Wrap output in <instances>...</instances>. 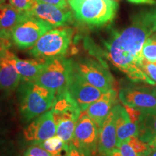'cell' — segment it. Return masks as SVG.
Instances as JSON below:
<instances>
[{
    "label": "cell",
    "mask_w": 156,
    "mask_h": 156,
    "mask_svg": "<svg viewBox=\"0 0 156 156\" xmlns=\"http://www.w3.org/2000/svg\"><path fill=\"white\" fill-rule=\"evenodd\" d=\"M155 31L156 8L137 13L128 27L114 31L104 42L107 58L131 80L156 85L142 67L143 45Z\"/></svg>",
    "instance_id": "6da1fadb"
},
{
    "label": "cell",
    "mask_w": 156,
    "mask_h": 156,
    "mask_svg": "<svg viewBox=\"0 0 156 156\" xmlns=\"http://www.w3.org/2000/svg\"><path fill=\"white\" fill-rule=\"evenodd\" d=\"M21 119L28 122L51 108L55 91L34 82H22L17 88Z\"/></svg>",
    "instance_id": "7a4b0ae2"
},
{
    "label": "cell",
    "mask_w": 156,
    "mask_h": 156,
    "mask_svg": "<svg viewBox=\"0 0 156 156\" xmlns=\"http://www.w3.org/2000/svg\"><path fill=\"white\" fill-rule=\"evenodd\" d=\"M74 16L90 27H102L116 16L119 5L115 0H68Z\"/></svg>",
    "instance_id": "3957f363"
},
{
    "label": "cell",
    "mask_w": 156,
    "mask_h": 156,
    "mask_svg": "<svg viewBox=\"0 0 156 156\" xmlns=\"http://www.w3.org/2000/svg\"><path fill=\"white\" fill-rule=\"evenodd\" d=\"M73 29L69 27L51 29L41 37L29 54L36 58H49L63 56L72 42Z\"/></svg>",
    "instance_id": "277c9868"
},
{
    "label": "cell",
    "mask_w": 156,
    "mask_h": 156,
    "mask_svg": "<svg viewBox=\"0 0 156 156\" xmlns=\"http://www.w3.org/2000/svg\"><path fill=\"white\" fill-rule=\"evenodd\" d=\"M73 69V59L58 56L46 59L42 72L34 83L55 91L67 89L70 73Z\"/></svg>",
    "instance_id": "5b68a950"
},
{
    "label": "cell",
    "mask_w": 156,
    "mask_h": 156,
    "mask_svg": "<svg viewBox=\"0 0 156 156\" xmlns=\"http://www.w3.org/2000/svg\"><path fill=\"white\" fill-rule=\"evenodd\" d=\"M54 27L26 12L20 22L13 28L11 40L17 48L26 49L33 47L39 38Z\"/></svg>",
    "instance_id": "8992f818"
},
{
    "label": "cell",
    "mask_w": 156,
    "mask_h": 156,
    "mask_svg": "<svg viewBox=\"0 0 156 156\" xmlns=\"http://www.w3.org/2000/svg\"><path fill=\"white\" fill-rule=\"evenodd\" d=\"M73 64L76 71L90 85L103 93L113 89L114 78L102 62L92 58H85L73 60Z\"/></svg>",
    "instance_id": "52a82bcc"
},
{
    "label": "cell",
    "mask_w": 156,
    "mask_h": 156,
    "mask_svg": "<svg viewBox=\"0 0 156 156\" xmlns=\"http://www.w3.org/2000/svg\"><path fill=\"white\" fill-rule=\"evenodd\" d=\"M98 126L85 111L81 112L78 119L73 139L69 144L85 150L93 156L95 155L98 153Z\"/></svg>",
    "instance_id": "ba28073f"
},
{
    "label": "cell",
    "mask_w": 156,
    "mask_h": 156,
    "mask_svg": "<svg viewBox=\"0 0 156 156\" xmlns=\"http://www.w3.org/2000/svg\"><path fill=\"white\" fill-rule=\"evenodd\" d=\"M67 88L77 102L81 112H85L92 103L98 100L103 92L85 80L73 67Z\"/></svg>",
    "instance_id": "9c48e42d"
},
{
    "label": "cell",
    "mask_w": 156,
    "mask_h": 156,
    "mask_svg": "<svg viewBox=\"0 0 156 156\" xmlns=\"http://www.w3.org/2000/svg\"><path fill=\"white\" fill-rule=\"evenodd\" d=\"M56 126L51 109L33 119L25 128V140L32 145H38L55 135Z\"/></svg>",
    "instance_id": "30bf717a"
},
{
    "label": "cell",
    "mask_w": 156,
    "mask_h": 156,
    "mask_svg": "<svg viewBox=\"0 0 156 156\" xmlns=\"http://www.w3.org/2000/svg\"><path fill=\"white\" fill-rule=\"evenodd\" d=\"M28 15L44 21L54 28L64 26L71 23L73 14L67 8L36 1L32 7L26 12Z\"/></svg>",
    "instance_id": "8fae6325"
},
{
    "label": "cell",
    "mask_w": 156,
    "mask_h": 156,
    "mask_svg": "<svg viewBox=\"0 0 156 156\" xmlns=\"http://www.w3.org/2000/svg\"><path fill=\"white\" fill-rule=\"evenodd\" d=\"M119 98L124 106L138 109L140 112L156 110V97L151 89L126 87L120 89Z\"/></svg>",
    "instance_id": "7c38bea8"
},
{
    "label": "cell",
    "mask_w": 156,
    "mask_h": 156,
    "mask_svg": "<svg viewBox=\"0 0 156 156\" xmlns=\"http://www.w3.org/2000/svg\"><path fill=\"white\" fill-rule=\"evenodd\" d=\"M13 55L9 48H0V90L5 93L15 90L22 82L15 67Z\"/></svg>",
    "instance_id": "4fadbf2b"
},
{
    "label": "cell",
    "mask_w": 156,
    "mask_h": 156,
    "mask_svg": "<svg viewBox=\"0 0 156 156\" xmlns=\"http://www.w3.org/2000/svg\"><path fill=\"white\" fill-rule=\"evenodd\" d=\"M117 136L116 114L114 108L99 128L98 153L101 156L110 154L116 148Z\"/></svg>",
    "instance_id": "5bb4252c"
},
{
    "label": "cell",
    "mask_w": 156,
    "mask_h": 156,
    "mask_svg": "<svg viewBox=\"0 0 156 156\" xmlns=\"http://www.w3.org/2000/svg\"><path fill=\"white\" fill-rule=\"evenodd\" d=\"M118 94L115 90L111 89L103 93L98 100L86 109L87 114L90 117L100 128L113 108L118 103Z\"/></svg>",
    "instance_id": "9a60e30c"
},
{
    "label": "cell",
    "mask_w": 156,
    "mask_h": 156,
    "mask_svg": "<svg viewBox=\"0 0 156 156\" xmlns=\"http://www.w3.org/2000/svg\"><path fill=\"white\" fill-rule=\"evenodd\" d=\"M114 109L116 114L117 146L130 136H138L139 123L132 122L124 106L117 103Z\"/></svg>",
    "instance_id": "2e32d148"
},
{
    "label": "cell",
    "mask_w": 156,
    "mask_h": 156,
    "mask_svg": "<svg viewBox=\"0 0 156 156\" xmlns=\"http://www.w3.org/2000/svg\"><path fill=\"white\" fill-rule=\"evenodd\" d=\"M56 126V135L69 145L73 139L77 122L81 114L74 112H64L54 114Z\"/></svg>",
    "instance_id": "e0dca14e"
},
{
    "label": "cell",
    "mask_w": 156,
    "mask_h": 156,
    "mask_svg": "<svg viewBox=\"0 0 156 156\" xmlns=\"http://www.w3.org/2000/svg\"><path fill=\"white\" fill-rule=\"evenodd\" d=\"M46 59H21L14 54L13 62L22 82H35L44 69Z\"/></svg>",
    "instance_id": "ac0fdd59"
},
{
    "label": "cell",
    "mask_w": 156,
    "mask_h": 156,
    "mask_svg": "<svg viewBox=\"0 0 156 156\" xmlns=\"http://www.w3.org/2000/svg\"><path fill=\"white\" fill-rule=\"evenodd\" d=\"M26 12L19 11L10 3L0 5V30L7 38L11 39V33Z\"/></svg>",
    "instance_id": "d6986e66"
},
{
    "label": "cell",
    "mask_w": 156,
    "mask_h": 156,
    "mask_svg": "<svg viewBox=\"0 0 156 156\" xmlns=\"http://www.w3.org/2000/svg\"><path fill=\"white\" fill-rule=\"evenodd\" d=\"M155 136L156 110L142 112L139 119L138 137L143 142L148 143Z\"/></svg>",
    "instance_id": "ffe728a7"
},
{
    "label": "cell",
    "mask_w": 156,
    "mask_h": 156,
    "mask_svg": "<svg viewBox=\"0 0 156 156\" xmlns=\"http://www.w3.org/2000/svg\"><path fill=\"white\" fill-rule=\"evenodd\" d=\"M51 110L54 114L74 112L81 114V110L76 101L72 97L67 88L56 93Z\"/></svg>",
    "instance_id": "44dd1931"
},
{
    "label": "cell",
    "mask_w": 156,
    "mask_h": 156,
    "mask_svg": "<svg viewBox=\"0 0 156 156\" xmlns=\"http://www.w3.org/2000/svg\"><path fill=\"white\" fill-rule=\"evenodd\" d=\"M44 149L49 152L52 155H58L62 154L63 152L67 153L69 149V145L65 143L59 136L54 135L52 137L48 138L45 141L38 144Z\"/></svg>",
    "instance_id": "7402d4cb"
},
{
    "label": "cell",
    "mask_w": 156,
    "mask_h": 156,
    "mask_svg": "<svg viewBox=\"0 0 156 156\" xmlns=\"http://www.w3.org/2000/svg\"><path fill=\"white\" fill-rule=\"evenodd\" d=\"M142 56L147 61L156 64V37L147 39L142 47Z\"/></svg>",
    "instance_id": "603a6c76"
},
{
    "label": "cell",
    "mask_w": 156,
    "mask_h": 156,
    "mask_svg": "<svg viewBox=\"0 0 156 156\" xmlns=\"http://www.w3.org/2000/svg\"><path fill=\"white\" fill-rule=\"evenodd\" d=\"M36 0H9L13 7H15L19 11L26 12L32 7Z\"/></svg>",
    "instance_id": "cb8c5ba5"
},
{
    "label": "cell",
    "mask_w": 156,
    "mask_h": 156,
    "mask_svg": "<svg viewBox=\"0 0 156 156\" xmlns=\"http://www.w3.org/2000/svg\"><path fill=\"white\" fill-rule=\"evenodd\" d=\"M24 156H54L38 145H32L25 152Z\"/></svg>",
    "instance_id": "d4e9b609"
},
{
    "label": "cell",
    "mask_w": 156,
    "mask_h": 156,
    "mask_svg": "<svg viewBox=\"0 0 156 156\" xmlns=\"http://www.w3.org/2000/svg\"><path fill=\"white\" fill-rule=\"evenodd\" d=\"M142 67L147 77L156 83V64L152 63L143 58Z\"/></svg>",
    "instance_id": "484cf974"
},
{
    "label": "cell",
    "mask_w": 156,
    "mask_h": 156,
    "mask_svg": "<svg viewBox=\"0 0 156 156\" xmlns=\"http://www.w3.org/2000/svg\"><path fill=\"white\" fill-rule=\"evenodd\" d=\"M9 119V110L4 103L2 99H0V132L5 129L6 124Z\"/></svg>",
    "instance_id": "4316f807"
},
{
    "label": "cell",
    "mask_w": 156,
    "mask_h": 156,
    "mask_svg": "<svg viewBox=\"0 0 156 156\" xmlns=\"http://www.w3.org/2000/svg\"><path fill=\"white\" fill-rule=\"evenodd\" d=\"M116 148H118L122 156H139L126 140L117 145Z\"/></svg>",
    "instance_id": "83f0119b"
},
{
    "label": "cell",
    "mask_w": 156,
    "mask_h": 156,
    "mask_svg": "<svg viewBox=\"0 0 156 156\" xmlns=\"http://www.w3.org/2000/svg\"><path fill=\"white\" fill-rule=\"evenodd\" d=\"M65 156H93L91 153L82 148L76 147L73 145H69V149Z\"/></svg>",
    "instance_id": "f1b7e54d"
},
{
    "label": "cell",
    "mask_w": 156,
    "mask_h": 156,
    "mask_svg": "<svg viewBox=\"0 0 156 156\" xmlns=\"http://www.w3.org/2000/svg\"><path fill=\"white\" fill-rule=\"evenodd\" d=\"M36 1L56 6L61 8H67V0H36Z\"/></svg>",
    "instance_id": "f546056e"
},
{
    "label": "cell",
    "mask_w": 156,
    "mask_h": 156,
    "mask_svg": "<svg viewBox=\"0 0 156 156\" xmlns=\"http://www.w3.org/2000/svg\"><path fill=\"white\" fill-rule=\"evenodd\" d=\"M130 2L135 4H148V5H155V0H127Z\"/></svg>",
    "instance_id": "4dcf8cb0"
},
{
    "label": "cell",
    "mask_w": 156,
    "mask_h": 156,
    "mask_svg": "<svg viewBox=\"0 0 156 156\" xmlns=\"http://www.w3.org/2000/svg\"><path fill=\"white\" fill-rule=\"evenodd\" d=\"M9 39L7 38L5 35L2 34L1 30H0V44L5 45V46H9Z\"/></svg>",
    "instance_id": "1f68e13d"
},
{
    "label": "cell",
    "mask_w": 156,
    "mask_h": 156,
    "mask_svg": "<svg viewBox=\"0 0 156 156\" xmlns=\"http://www.w3.org/2000/svg\"><path fill=\"white\" fill-rule=\"evenodd\" d=\"M148 145H149L150 147L151 148V149L153 150H156V136L155 137H154L153 140H151V141H150L148 142Z\"/></svg>",
    "instance_id": "d6a6232c"
},
{
    "label": "cell",
    "mask_w": 156,
    "mask_h": 156,
    "mask_svg": "<svg viewBox=\"0 0 156 156\" xmlns=\"http://www.w3.org/2000/svg\"><path fill=\"white\" fill-rule=\"evenodd\" d=\"M101 156V155H100ZM106 156H122V154H121L120 151H119L118 148H116V149H114V151H113L112 153H111L109 155H106Z\"/></svg>",
    "instance_id": "836d02e7"
},
{
    "label": "cell",
    "mask_w": 156,
    "mask_h": 156,
    "mask_svg": "<svg viewBox=\"0 0 156 156\" xmlns=\"http://www.w3.org/2000/svg\"><path fill=\"white\" fill-rule=\"evenodd\" d=\"M146 156H156V150L151 149V151H149V153L147 154Z\"/></svg>",
    "instance_id": "e575fe53"
},
{
    "label": "cell",
    "mask_w": 156,
    "mask_h": 156,
    "mask_svg": "<svg viewBox=\"0 0 156 156\" xmlns=\"http://www.w3.org/2000/svg\"><path fill=\"white\" fill-rule=\"evenodd\" d=\"M151 90H152V92H153V95H155V96L156 97V85L154 87H153V88L151 89Z\"/></svg>",
    "instance_id": "d590c367"
},
{
    "label": "cell",
    "mask_w": 156,
    "mask_h": 156,
    "mask_svg": "<svg viewBox=\"0 0 156 156\" xmlns=\"http://www.w3.org/2000/svg\"><path fill=\"white\" fill-rule=\"evenodd\" d=\"M5 1H6V0H0V5H1V4H2V3H5Z\"/></svg>",
    "instance_id": "8d00e7d4"
}]
</instances>
